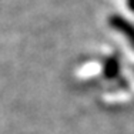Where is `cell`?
<instances>
[{
    "label": "cell",
    "mask_w": 134,
    "mask_h": 134,
    "mask_svg": "<svg viewBox=\"0 0 134 134\" xmlns=\"http://www.w3.org/2000/svg\"><path fill=\"white\" fill-rule=\"evenodd\" d=\"M106 73H107V76H110V77H113V76H116L117 73H119V63H117L114 59L108 60L107 67H106Z\"/></svg>",
    "instance_id": "cell-2"
},
{
    "label": "cell",
    "mask_w": 134,
    "mask_h": 134,
    "mask_svg": "<svg viewBox=\"0 0 134 134\" xmlns=\"http://www.w3.org/2000/svg\"><path fill=\"white\" fill-rule=\"evenodd\" d=\"M110 23H111V26H113V27H116L117 30H120L121 33L126 34V36L129 37V39L133 41V44H134V26H133V24H130L126 19L119 17V16L111 17Z\"/></svg>",
    "instance_id": "cell-1"
}]
</instances>
